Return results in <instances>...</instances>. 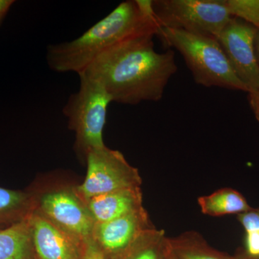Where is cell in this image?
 <instances>
[{"instance_id":"obj_1","label":"cell","mask_w":259,"mask_h":259,"mask_svg":"<svg viewBox=\"0 0 259 259\" xmlns=\"http://www.w3.org/2000/svg\"><path fill=\"white\" fill-rule=\"evenodd\" d=\"M155 35L146 34L121 42L98 56L80 74L100 81L112 102L134 105L160 101L178 67L171 49L155 50Z\"/></svg>"},{"instance_id":"obj_2","label":"cell","mask_w":259,"mask_h":259,"mask_svg":"<svg viewBox=\"0 0 259 259\" xmlns=\"http://www.w3.org/2000/svg\"><path fill=\"white\" fill-rule=\"evenodd\" d=\"M158 30L151 2L127 0L81 36L71 41L49 46L48 65L56 72L79 75L109 49L139 35H156Z\"/></svg>"},{"instance_id":"obj_3","label":"cell","mask_w":259,"mask_h":259,"mask_svg":"<svg viewBox=\"0 0 259 259\" xmlns=\"http://www.w3.org/2000/svg\"><path fill=\"white\" fill-rule=\"evenodd\" d=\"M156 35L165 47L180 53L197 84L248 93L216 39L166 28H158Z\"/></svg>"},{"instance_id":"obj_4","label":"cell","mask_w":259,"mask_h":259,"mask_svg":"<svg viewBox=\"0 0 259 259\" xmlns=\"http://www.w3.org/2000/svg\"><path fill=\"white\" fill-rule=\"evenodd\" d=\"M79 76V90L68 99L63 114L75 134V152L85 162L90 151L105 146L103 131L112 100L100 81L84 74Z\"/></svg>"},{"instance_id":"obj_5","label":"cell","mask_w":259,"mask_h":259,"mask_svg":"<svg viewBox=\"0 0 259 259\" xmlns=\"http://www.w3.org/2000/svg\"><path fill=\"white\" fill-rule=\"evenodd\" d=\"M158 28L217 39L231 16L226 0H153Z\"/></svg>"},{"instance_id":"obj_6","label":"cell","mask_w":259,"mask_h":259,"mask_svg":"<svg viewBox=\"0 0 259 259\" xmlns=\"http://www.w3.org/2000/svg\"><path fill=\"white\" fill-rule=\"evenodd\" d=\"M85 163V180L75 187L83 202L115 191L141 187L142 184L139 170L130 164L120 151L106 146L90 151Z\"/></svg>"},{"instance_id":"obj_7","label":"cell","mask_w":259,"mask_h":259,"mask_svg":"<svg viewBox=\"0 0 259 259\" xmlns=\"http://www.w3.org/2000/svg\"><path fill=\"white\" fill-rule=\"evenodd\" d=\"M32 192L36 212L80 241H91L95 221L76 187L60 186L39 194Z\"/></svg>"},{"instance_id":"obj_8","label":"cell","mask_w":259,"mask_h":259,"mask_svg":"<svg viewBox=\"0 0 259 259\" xmlns=\"http://www.w3.org/2000/svg\"><path fill=\"white\" fill-rule=\"evenodd\" d=\"M256 30L249 23L233 17L216 39L248 93L259 90V66L254 47Z\"/></svg>"},{"instance_id":"obj_9","label":"cell","mask_w":259,"mask_h":259,"mask_svg":"<svg viewBox=\"0 0 259 259\" xmlns=\"http://www.w3.org/2000/svg\"><path fill=\"white\" fill-rule=\"evenodd\" d=\"M153 227L147 211L143 207L109 222L95 223L91 241L104 258H111L127 249Z\"/></svg>"},{"instance_id":"obj_10","label":"cell","mask_w":259,"mask_h":259,"mask_svg":"<svg viewBox=\"0 0 259 259\" xmlns=\"http://www.w3.org/2000/svg\"><path fill=\"white\" fill-rule=\"evenodd\" d=\"M36 259H84L88 243L71 236L34 209L29 215Z\"/></svg>"},{"instance_id":"obj_11","label":"cell","mask_w":259,"mask_h":259,"mask_svg":"<svg viewBox=\"0 0 259 259\" xmlns=\"http://www.w3.org/2000/svg\"><path fill=\"white\" fill-rule=\"evenodd\" d=\"M84 202L95 223L109 222L144 207L141 187L102 194Z\"/></svg>"},{"instance_id":"obj_12","label":"cell","mask_w":259,"mask_h":259,"mask_svg":"<svg viewBox=\"0 0 259 259\" xmlns=\"http://www.w3.org/2000/svg\"><path fill=\"white\" fill-rule=\"evenodd\" d=\"M0 259H36L29 216L0 229Z\"/></svg>"},{"instance_id":"obj_13","label":"cell","mask_w":259,"mask_h":259,"mask_svg":"<svg viewBox=\"0 0 259 259\" xmlns=\"http://www.w3.org/2000/svg\"><path fill=\"white\" fill-rule=\"evenodd\" d=\"M174 259H238L239 253L230 255L214 249L197 232H186L175 238H168Z\"/></svg>"},{"instance_id":"obj_14","label":"cell","mask_w":259,"mask_h":259,"mask_svg":"<svg viewBox=\"0 0 259 259\" xmlns=\"http://www.w3.org/2000/svg\"><path fill=\"white\" fill-rule=\"evenodd\" d=\"M169 241L156 227L144 232L127 249L109 259H169Z\"/></svg>"},{"instance_id":"obj_15","label":"cell","mask_w":259,"mask_h":259,"mask_svg":"<svg viewBox=\"0 0 259 259\" xmlns=\"http://www.w3.org/2000/svg\"><path fill=\"white\" fill-rule=\"evenodd\" d=\"M35 207V195L32 191L0 187V229L28 218Z\"/></svg>"},{"instance_id":"obj_16","label":"cell","mask_w":259,"mask_h":259,"mask_svg":"<svg viewBox=\"0 0 259 259\" xmlns=\"http://www.w3.org/2000/svg\"><path fill=\"white\" fill-rule=\"evenodd\" d=\"M201 212L211 217L248 212L252 208L243 194L231 188L220 189L209 195L199 197Z\"/></svg>"},{"instance_id":"obj_17","label":"cell","mask_w":259,"mask_h":259,"mask_svg":"<svg viewBox=\"0 0 259 259\" xmlns=\"http://www.w3.org/2000/svg\"><path fill=\"white\" fill-rule=\"evenodd\" d=\"M238 220L245 233L243 250L249 256L259 258V207L238 214Z\"/></svg>"},{"instance_id":"obj_18","label":"cell","mask_w":259,"mask_h":259,"mask_svg":"<svg viewBox=\"0 0 259 259\" xmlns=\"http://www.w3.org/2000/svg\"><path fill=\"white\" fill-rule=\"evenodd\" d=\"M232 17L259 28V0H226Z\"/></svg>"},{"instance_id":"obj_19","label":"cell","mask_w":259,"mask_h":259,"mask_svg":"<svg viewBox=\"0 0 259 259\" xmlns=\"http://www.w3.org/2000/svg\"><path fill=\"white\" fill-rule=\"evenodd\" d=\"M248 100H249L250 108L254 114L255 119L259 122V90L253 93H248Z\"/></svg>"},{"instance_id":"obj_20","label":"cell","mask_w":259,"mask_h":259,"mask_svg":"<svg viewBox=\"0 0 259 259\" xmlns=\"http://www.w3.org/2000/svg\"><path fill=\"white\" fill-rule=\"evenodd\" d=\"M84 259H105L92 241H89Z\"/></svg>"},{"instance_id":"obj_21","label":"cell","mask_w":259,"mask_h":259,"mask_svg":"<svg viewBox=\"0 0 259 259\" xmlns=\"http://www.w3.org/2000/svg\"><path fill=\"white\" fill-rule=\"evenodd\" d=\"M14 3V0H0V25Z\"/></svg>"},{"instance_id":"obj_22","label":"cell","mask_w":259,"mask_h":259,"mask_svg":"<svg viewBox=\"0 0 259 259\" xmlns=\"http://www.w3.org/2000/svg\"><path fill=\"white\" fill-rule=\"evenodd\" d=\"M254 47L255 56H256L257 61L259 66V28H257L256 32H255Z\"/></svg>"},{"instance_id":"obj_23","label":"cell","mask_w":259,"mask_h":259,"mask_svg":"<svg viewBox=\"0 0 259 259\" xmlns=\"http://www.w3.org/2000/svg\"><path fill=\"white\" fill-rule=\"evenodd\" d=\"M238 253H239V258L238 259H259V258H253V257L247 255L243 249L238 252Z\"/></svg>"},{"instance_id":"obj_24","label":"cell","mask_w":259,"mask_h":259,"mask_svg":"<svg viewBox=\"0 0 259 259\" xmlns=\"http://www.w3.org/2000/svg\"><path fill=\"white\" fill-rule=\"evenodd\" d=\"M169 259H174V258H173V257H172L171 254V256H170V258H169Z\"/></svg>"}]
</instances>
